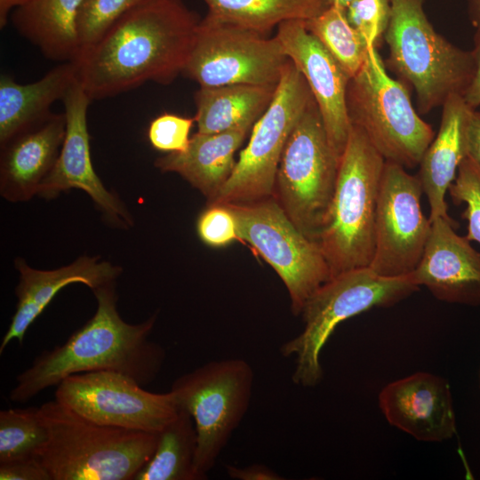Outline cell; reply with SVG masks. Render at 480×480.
I'll return each instance as SVG.
<instances>
[{"label":"cell","instance_id":"1","mask_svg":"<svg viewBox=\"0 0 480 480\" xmlns=\"http://www.w3.org/2000/svg\"><path fill=\"white\" fill-rule=\"evenodd\" d=\"M200 18L183 0H145L73 61L89 98L101 100L182 74Z\"/></svg>","mask_w":480,"mask_h":480},{"label":"cell","instance_id":"2","mask_svg":"<svg viewBox=\"0 0 480 480\" xmlns=\"http://www.w3.org/2000/svg\"><path fill=\"white\" fill-rule=\"evenodd\" d=\"M92 292L97 300L93 316L64 344L44 350L16 377L9 393L11 401L28 402L65 378L82 372H119L142 387L157 377L165 350L149 339L156 314L140 324H128L117 311L115 282Z\"/></svg>","mask_w":480,"mask_h":480},{"label":"cell","instance_id":"3","mask_svg":"<svg viewBox=\"0 0 480 480\" xmlns=\"http://www.w3.org/2000/svg\"><path fill=\"white\" fill-rule=\"evenodd\" d=\"M39 413L48 429L39 460L52 480H133L158 443L159 432L98 424L56 400Z\"/></svg>","mask_w":480,"mask_h":480},{"label":"cell","instance_id":"4","mask_svg":"<svg viewBox=\"0 0 480 480\" xmlns=\"http://www.w3.org/2000/svg\"><path fill=\"white\" fill-rule=\"evenodd\" d=\"M385 163L361 129L351 124L340 158L334 196L316 241L331 278L372 263L377 200Z\"/></svg>","mask_w":480,"mask_h":480},{"label":"cell","instance_id":"5","mask_svg":"<svg viewBox=\"0 0 480 480\" xmlns=\"http://www.w3.org/2000/svg\"><path fill=\"white\" fill-rule=\"evenodd\" d=\"M419 289L410 274L382 276L370 267L332 277L305 303L300 313L303 331L280 348L283 356L294 357L292 382L313 388L322 381L321 352L340 323L372 308L392 307Z\"/></svg>","mask_w":480,"mask_h":480},{"label":"cell","instance_id":"6","mask_svg":"<svg viewBox=\"0 0 480 480\" xmlns=\"http://www.w3.org/2000/svg\"><path fill=\"white\" fill-rule=\"evenodd\" d=\"M423 2L390 0L384 34L388 64L412 85L421 114L443 106L451 94L463 96L475 70L472 52L455 46L435 30Z\"/></svg>","mask_w":480,"mask_h":480},{"label":"cell","instance_id":"7","mask_svg":"<svg viewBox=\"0 0 480 480\" xmlns=\"http://www.w3.org/2000/svg\"><path fill=\"white\" fill-rule=\"evenodd\" d=\"M347 108L351 124L364 133L386 162L420 164L435 133L416 112L406 87L387 73L377 47L349 79Z\"/></svg>","mask_w":480,"mask_h":480},{"label":"cell","instance_id":"8","mask_svg":"<svg viewBox=\"0 0 480 480\" xmlns=\"http://www.w3.org/2000/svg\"><path fill=\"white\" fill-rule=\"evenodd\" d=\"M339 164L313 98L285 145L273 196L296 228L315 242L332 204Z\"/></svg>","mask_w":480,"mask_h":480},{"label":"cell","instance_id":"9","mask_svg":"<svg viewBox=\"0 0 480 480\" xmlns=\"http://www.w3.org/2000/svg\"><path fill=\"white\" fill-rule=\"evenodd\" d=\"M254 372L244 359L211 361L177 378L171 388L179 409L188 412L197 434L196 470L206 479L247 412Z\"/></svg>","mask_w":480,"mask_h":480},{"label":"cell","instance_id":"10","mask_svg":"<svg viewBox=\"0 0 480 480\" xmlns=\"http://www.w3.org/2000/svg\"><path fill=\"white\" fill-rule=\"evenodd\" d=\"M312 100L304 76L289 60L275 95L253 124L229 179L207 205L251 203L273 196L285 145Z\"/></svg>","mask_w":480,"mask_h":480},{"label":"cell","instance_id":"11","mask_svg":"<svg viewBox=\"0 0 480 480\" xmlns=\"http://www.w3.org/2000/svg\"><path fill=\"white\" fill-rule=\"evenodd\" d=\"M234 214L238 239L250 244L284 284L293 315H300L310 296L331 279L318 244L303 235L274 196L227 204Z\"/></svg>","mask_w":480,"mask_h":480},{"label":"cell","instance_id":"12","mask_svg":"<svg viewBox=\"0 0 480 480\" xmlns=\"http://www.w3.org/2000/svg\"><path fill=\"white\" fill-rule=\"evenodd\" d=\"M288 61L276 36L202 19L182 74L200 87L277 85Z\"/></svg>","mask_w":480,"mask_h":480},{"label":"cell","instance_id":"13","mask_svg":"<svg viewBox=\"0 0 480 480\" xmlns=\"http://www.w3.org/2000/svg\"><path fill=\"white\" fill-rule=\"evenodd\" d=\"M55 400L101 425L158 433L179 412L172 391L152 393L119 372L98 371L65 378Z\"/></svg>","mask_w":480,"mask_h":480},{"label":"cell","instance_id":"14","mask_svg":"<svg viewBox=\"0 0 480 480\" xmlns=\"http://www.w3.org/2000/svg\"><path fill=\"white\" fill-rule=\"evenodd\" d=\"M423 188L418 176L386 162L379 188L374 253L370 268L382 276L411 274L417 267L430 229L421 208Z\"/></svg>","mask_w":480,"mask_h":480},{"label":"cell","instance_id":"15","mask_svg":"<svg viewBox=\"0 0 480 480\" xmlns=\"http://www.w3.org/2000/svg\"><path fill=\"white\" fill-rule=\"evenodd\" d=\"M91 101L76 78L62 100L66 132L59 156L42 181L37 195L51 199L71 188L81 189L91 196L110 222L124 228L131 227L133 222L128 210L104 187L92 163L87 126Z\"/></svg>","mask_w":480,"mask_h":480},{"label":"cell","instance_id":"16","mask_svg":"<svg viewBox=\"0 0 480 480\" xmlns=\"http://www.w3.org/2000/svg\"><path fill=\"white\" fill-rule=\"evenodd\" d=\"M304 21L282 22L277 26L275 36L284 53L304 76L318 107L330 143L340 158L351 127L347 108L350 77L306 28Z\"/></svg>","mask_w":480,"mask_h":480},{"label":"cell","instance_id":"17","mask_svg":"<svg viewBox=\"0 0 480 480\" xmlns=\"http://www.w3.org/2000/svg\"><path fill=\"white\" fill-rule=\"evenodd\" d=\"M430 220L429 234L416 268L410 274L438 300L480 306V252L455 229L451 217Z\"/></svg>","mask_w":480,"mask_h":480},{"label":"cell","instance_id":"18","mask_svg":"<svg viewBox=\"0 0 480 480\" xmlns=\"http://www.w3.org/2000/svg\"><path fill=\"white\" fill-rule=\"evenodd\" d=\"M389 425L421 442H444L457 432L456 414L448 380L416 372L388 383L378 396Z\"/></svg>","mask_w":480,"mask_h":480},{"label":"cell","instance_id":"19","mask_svg":"<svg viewBox=\"0 0 480 480\" xmlns=\"http://www.w3.org/2000/svg\"><path fill=\"white\" fill-rule=\"evenodd\" d=\"M15 267L20 272L15 290L16 310L2 339L0 354L14 340L23 343L28 327L62 288L79 283L93 291L115 282L122 272L120 267L99 261V257L88 256H81L71 264L53 270L32 268L20 258L16 260Z\"/></svg>","mask_w":480,"mask_h":480},{"label":"cell","instance_id":"20","mask_svg":"<svg viewBox=\"0 0 480 480\" xmlns=\"http://www.w3.org/2000/svg\"><path fill=\"white\" fill-rule=\"evenodd\" d=\"M65 132V114L52 112L1 147L0 192L4 198L20 202L37 195L59 156Z\"/></svg>","mask_w":480,"mask_h":480},{"label":"cell","instance_id":"21","mask_svg":"<svg viewBox=\"0 0 480 480\" xmlns=\"http://www.w3.org/2000/svg\"><path fill=\"white\" fill-rule=\"evenodd\" d=\"M442 107L439 130L419 164L418 177L428 201L429 220L450 217L445 196L459 165L467 157V127L473 110L458 93L451 94Z\"/></svg>","mask_w":480,"mask_h":480},{"label":"cell","instance_id":"22","mask_svg":"<svg viewBox=\"0 0 480 480\" xmlns=\"http://www.w3.org/2000/svg\"><path fill=\"white\" fill-rule=\"evenodd\" d=\"M252 126L244 125L217 133L196 132L180 153L158 157L162 172H176L212 200L229 179L236 162L235 153Z\"/></svg>","mask_w":480,"mask_h":480},{"label":"cell","instance_id":"23","mask_svg":"<svg viewBox=\"0 0 480 480\" xmlns=\"http://www.w3.org/2000/svg\"><path fill=\"white\" fill-rule=\"evenodd\" d=\"M76 78L73 61L59 64L30 84H21L9 75H1L0 147L45 119L52 105L63 100Z\"/></svg>","mask_w":480,"mask_h":480},{"label":"cell","instance_id":"24","mask_svg":"<svg viewBox=\"0 0 480 480\" xmlns=\"http://www.w3.org/2000/svg\"><path fill=\"white\" fill-rule=\"evenodd\" d=\"M82 0H28L9 18L16 31L49 60L74 61L80 53L77 18Z\"/></svg>","mask_w":480,"mask_h":480},{"label":"cell","instance_id":"25","mask_svg":"<svg viewBox=\"0 0 480 480\" xmlns=\"http://www.w3.org/2000/svg\"><path fill=\"white\" fill-rule=\"evenodd\" d=\"M277 85L232 84L200 87L195 93L197 132L217 133L253 126L269 106Z\"/></svg>","mask_w":480,"mask_h":480},{"label":"cell","instance_id":"26","mask_svg":"<svg viewBox=\"0 0 480 480\" xmlns=\"http://www.w3.org/2000/svg\"><path fill=\"white\" fill-rule=\"evenodd\" d=\"M207 22L229 25L266 36L287 20H308L324 11L327 0H204Z\"/></svg>","mask_w":480,"mask_h":480},{"label":"cell","instance_id":"27","mask_svg":"<svg viewBox=\"0 0 480 480\" xmlns=\"http://www.w3.org/2000/svg\"><path fill=\"white\" fill-rule=\"evenodd\" d=\"M197 434L191 415L180 409L159 432L155 452L133 480H201L195 466Z\"/></svg>","mask_w":480,"mask_h":480},{"label":"cell","instance_id":"28","mask_svg":"<svg viewBox=\"0 0 480 480\" xmlns=\"http://www.w3.org/2000/svg\"><path fill=\"white\" fill-rule=\"evenodd\" d=\"M304 24L350 78L357 74L365 61L369 47L349 23L344 10L329 5Z\"/></svg>","mask_w":480,"mask_h":480},{"label":"cell","instance_id":"29","mask_svg":"<svg viewBox=\"0 0 480 480\" xmlns=\"http://www.w3.org/2000/svg\"><path fill=\"white\" fill-rule=\"evenodd\" d=\"M48 442V429L39 408L0 412V463L38 458Z\"/></svg>","mask_w":480,"mask_h":480},{"label":"cell","instance_id":"30","mask_svg":"<svg viewBox=\"0 0 480 480\" xmlns=\"http://www.w3.org/2000/svg\"><path fill=\"white\" fill-rule=\"evenodd\" d=\"M143 1L82 0L77 18L80 52L97 43L124 13Z\"/></svg>","mask_w":480,"mask_h":480},{"label":"cell","instance_id":"31","mask_svg":"<svg viewBox=\"0 0 480 480\" xmlns=\"http://www.w3.org/2000/svg\"><path fill=\"white\" fill-rule=\"evenodd\" d=\"M448 193L456 205L465 204L461 218L467 221L466 237L480 244V165L465 157Z\"/></svg>","mask_w":480,"mask_h":480},{"label":"cell","instance_id":"32","mask_svg":"<svg viewBox=\"0 0 480 480\" xmlns=\"http://www.w3.org/2000/svg\"><path fill=\"white\" fill-rule=\"evenodd\" d=\"M390 0H353L346 9L349 23L369 48L377 47L390 16Z\"/></svg>","mask_w":480,"mask_h":480},{"label":"cell","instance_id":"33","mask_svg":"<svg viewBox=\"0 0 480 480\" xmlns=\"http://www.w3.org/2000/svg\"><path fill=\"white\" fill-rule=\"evenodd\" d=\"M194 117L164 113L151 121L148 138L152 147L167 153H180L187 150L190 142V131Z\"/></svg>","mask_w":480,"mask_h":480},{"label":"cell","instance_id":"34","mask_svg":"<svg viewBox=\"0 0 480 480\" xmlns=\"http://www.w3.org/2000/svg\"><path fill=\"white\" fill-rule=\"evenodd\" d=\"M200 239L212 247H224L238 239L234 214L224 204L207 205L196 221Z\"/></svg>","mask_w":480,"mask_h":480},{"label":"cell","instance_id":"35","mask_svg":"<svg viewBox=\"0 0 480 480\" xmlns=\"http://www.w3.org/2000/svg\"><path fill=\"white\" fill-rule=\"evenodd\" d=\"M1 480H52L38 458L0 463Z\"/></svg>","mask_w":480,"mask_h":480},{"label":"cell","instance_id":"36","mask_svg":"<svg viewBox=\"0 0 480 480\" xmlns=\"http://www.w3.org/2000/svg\"><path fill=\"white\" fill-rule=\"evenodd\" d=\"M228 476L236 480H282V477L268 467L253 463L249 466L239 468L233 465H226Z\"/></svg>","mask_w":480,"mask_h":480},{"label":"cell","instance_id":"37","mask_svg":"<svg viewBox=\"0 0 480 480\" xmlns=\"http://www.w3.org/2000/svg\"><path fill=\"white\" fill-rule=\"evenodd\" d=\"M475 70L473 77L467 87L463 98L465 102L473 109L480 106V32L476 31L474 36V48L471 51Z\"/></svg>","mask_w":480,"mask_h":480},{"label":"cell","instance_id":"38","mask_svg":"<svg viewBox=\"0 0 480 480\" xmlns=\"http://www.w3.org/2000/svg\"><path fill=\"white\" fill-rule=\"evenodd\" d=\"M467 156L480 165V112L473 109L468 123L467 134Z\"/></svg>","mask_w":480,"mask_h":480},{"label":"cell","instance_id":"39","mask_svg":"<svg viewBox=\"0 0 480 480\" xmlns=\"http://www.w3.org/2000/svg\"><path fill=\"white\" fill-rule=\"evenodd\" d=\"M28 0H0V28H4L12 12L18 6L22 5Z\"/></svg>","mask_w":480,"mask_h":480},{"label":"cell","instance_id":"40","mask_svg":"<svg viewBox=\"0 0 480 480\" xmlns=\"http://www.w3.org/2000/svg\"><path fill=\"white\" fill-rule=\"evenodd\" d=\"M470 20L476 28V31L480 32V0H467Z\"/></svg>","mask_w":480,"mask_h":480},{"label":"cell","instance_id":"41","mask_svg":"<svg viewBox=\"0 0 480 480\" xmlns=\"http://www.w3.org/2000/svg\"><path fill=\"white\" fill-rule=\"evenodd\" d=\"M353 0H327L329 5H333L346 11L347 7Z\"/></svg>","mask_w":480,"mask_h":480},{"label":"cell","instance_id":"42","mask_svg":"<svg viewBox=\"0 0 480 480\" xmlns=\"http://www.w3.org/2000/svg\"><path fill=\"white\" fill-rule=\"evenodd\" d=\"M477 376H478V386H479V388H480V365H479V368H478V374H477Z\"/></svg>","mask_w":480,"mask_h":480}]
</instances>
